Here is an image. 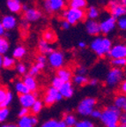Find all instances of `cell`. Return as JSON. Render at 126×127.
Here are the masks:
<instances>
[{
  "label": "cell",
  "mask_w": 126,
  "mask_h": 127,
  "mask_svg": "<svg viewBox=\"0 0 126 127\" xmlns=\"http://www.w3.org/2000/svg\"><path fill=\"white\" fill-rule=\"evenodd\" d=\"M112 45V41L108 37L104 35H98L95 36L91 41L89 47L98 58H104L108 56Z\"/></svg>",
  "instance_id": "1"
},
{
  "label": "cell",
  "mask_w": 126,
  "mask_h": 127,
  "mask_svg": "<svg viewBox=\"0 0 126 127\" xmlns=\"http://www.w3.org/2000/svg\"><path fill=\"white\" fill-rule=\"evenodd\" d=\"M122 110L114 105H108L101 109L100 120L104 127H119V118Z\"/></svg>",
  "instance_id": "2"
},
{
  "label": "cell",
  "mask_w": 126,
  "mask_h": 127,
  "mask_svg": "<svg viewBox=\"0 0 126 127\" xmlns=\"http://www.w3.org/2000/svg\"><path fill=\"white\" fill-rule=\"evenodd\" d=\"M125 71L124 69L111 67L107 72L105 77V85L109 88L118 87L125 77Z\"/></svg>",
  "instance_id": "3"
},
{
  "label": "cell",
  "mask_w": 126,
  "mask_h": 127,
  "mask_svg": "<svg viewBox=\"0 0 126 127\" xmlns=\"http://www.w3.org/2000/svg\"><path fill=\"white\" fill-rule=\"evenodd\" d=\"M61 16L63 20L69 22L71 26H74L84 20V19L86 18V12L81 9L69 7L65 8L62 12Z\"/></svg>",
  "instance_id": "4"
},
{
  "label": "cell",
  "mask_w": 126,
  "mask_h": 127,
  "mask_svg": "<svg viewBox=\"0 0 126 127\" xmlns=\"http://www.w3.org/2000/svg\"><path fill=\"white\" fill-rule=\"evenodd\" d=\"M96 105L97 100L92 96H87V97L83 98L79 101L77 108H76V111L80 117H90L91 113L96 108Z\"/></svg>",
  "instance_id": "5"
},
{
  "label": "cell",
  "mask_w": 126,
  "mask_h": 127,
  "mask_svg": "<svg viewBox=\"0 0 126 127\" xmlns=\"http://www.w3.org/2000/svg\"><path fill=\"white\" fill-rule=\"evenodd\" d=\"M48 64L52 69L58 70L63 68L65 64V55L61 50H54L47 57Z\"/></svg>",
  "instance_id": "6"
},
{
  "label": "cell",
  "mask_w": 126,
  "mask_h": 127,
  "mask_svg": "<svg viewBox=\"0 0 126 127\" xmlns=\"http://www.w3.org/2000/svg\"><path fill=\"white\" fill-rule=\"evenodd\" d=\"M62 99H63V97L60 95L59 91L57 88L50 86V87H49L46 89L45 93H44L42 102H43L44 105L48 106V107H50V106L54 105L57 102L60 101Z\"/></svg>",
  "instance_id": "7"
},
{
  "label": "cell",
  "mask_w": 126,
  "mask_h": 127,
  "mask_svg": "<svg viewBox=\"0 0 126 127\" xmlns=\"http://www.w3.org/2000/svg\"><path fill=\"white\" fill-rule=\"evenodd\" d=\"M66 7L65 0H43V9L48 13L63 12Z\"/></svg>",
  "instance_id": "8"
},
{
  "label": "cell",
  "mask_w": 126,
  "mask_h": 127,
  "mask_svg": "<svg viewBox=\"0 0 126 127\" xmlns=\"http://www.w3.org/2000/svg\"><path fill=\"white\" fill-rule=\"evenodd\" d=\"M108 10L110 13V16L116 20H118L119 18L126 15V7L119 2V0L109 1L108 4Z\"/></svg>",
  "instance_id": "9"
},
{
  "label": "cell",
  "mask_w": 126,
  "mask_h": 127,
  "mask_svg": "<svg viewBox=\"0 0 126 127\" xmlns=\"http://www.w3.org/2000/svg\"><path fill=\"white\" fill-rule=\"evenodd\" d=\"M108 57L110 59L116 58H126V43L124 42H117L111 47L108 52Z\"/></svg>",
  "instance_id": "10"
},
{
  "label": "cell",
  "mask_w": 126,
  "mask_h": 127,
  "mask_svg": "<svg viewBox=\"0 0 126 127\" xmlns=\"http://www.w3.org/2000/svg\"><path fill=\"white\" fill-rule=\"evenodd\" d=\"M99 23H100V34H110L111 32L114 31L115 28H116V20L110 15L103 18L101 21Z\"/></svg>",
  "instance_id": "11"
},
{
  "label": "cell",
  "mask_w": 126,
  "mask_h": 127,
  "mask_svg": "<svg viewBox=\"0 0 126 127\" xmlns=\"http://www.w3.org/2000/svg\"><path fill=\"white\" fill-rule=\"evenodd\" d=\"M38 100V94L37 92L35 93H31L28 92L24 95H19V102L22 108H26L30 110L31 107L33 105V103Z\"/></svg>",
  "instance_id": "12"
},
{
  "label": "cell",
  "mask_w": 126,
  "mask_h": 127,
  "mask_svg": "<svg viewBox=\"0 0 126 127\" xmlns=\"http://www.w3.org/2000/svg\"><path fill=\"white\" fill-rule=\"evenodd\" d=\"M42 17L41 12L37 8L29 7L24 12V20L28 23H33L40 20Z\"/></svg>",
  "instance_id": "13"
},
{
  "label": "cell",
  "mask_w": 126,
  "mask_h": 127,
  "mask_svg": "<svg viewBox=\"0 0 126 127\" xmlns=\"http://www.w3.org/2000/svg\"><path fill=\"white\" fill-rule=\"evenodd\" d=\"M16 125L18 127H35L38 125L37 116L30 113L26 117H20Z\"/></svg>",
  "instance_id": "14"
},
{
  "label": "cell",
  "mask_w": 126,
  "mask_h": 127,
  "mask_svg": "<svg viewBox=\"0 0 126 127\" xmlns=\"http://www.w3.org/2000/svg\"><path fill=\"white\" fill-rule=\"evenodd\" d=\"M0 20H1V23H2L5 31H11V30L15 29L17 25H18L17 18L12 14H7V15L3 16Z\"/></svg>",
  "instance_id": "15"
},
{
  "label": "cell",
  "mask_w": 126,
  "mask_h": 127,
  "mask_svg": "<svg viewBox=\"0 0 126 127\" xmlns=\"http://www.w3.org/2000/svg\"><path fill=\"white\" fill-rule=\"evenodd\" d=\"M57 90L59 91L60 95H62V97L64 98V99H70V98H71L75 93L74 86H73V84L71 81L63 82Z\"/></svg>",
  "instance_id": "16"
},
{
  "label": "cell",
  "mask_w": 126,
  "mask_h": 127,
  "mask_svg": "<svg viewBox=\"0 0 126 127\" xmlns=\"http://www.w3.org/2000/svg\"><path fill=\"white\" fill-rule=\"evenodd\" d=\"M86 32L89 35L92 36H98L100 34V23L97 20H88L86 22Z\"/></svg>",
  "instance_id": "17"
},
{
  "label": "cell",
  "mask_w": 126,
  "mask_h": 127,
  "mask_svg": "<svg viewBox=\"0 0 126 127\" xmlns=\"http://www.w3.org/2000/svg\"><path fill=\"white\" fill-rule=\"evenodd\" d=\"M22 81L26 85L27 88H28L29 92H31V93H35V92H37L38 87H39V86H38V82L34 77L27 74V75H25L23 77Z\"/></svg>",
  "instance_id": "18"
},
{
  "label": "cell",
  "mask_w": 126,
  "mask_h": 127,
  "mask_svg": "<svg viewBox=\"0 0 126 127\" xmlns=\"http://www.w3.org/2000/svg\"><path fill=\"white\" fill-rule=\"evenodd\" d=\"M56 77L60 79L63 82H70L72 79V71L69 68L63 67L57 70L56 72Z\"/></svg>",
  "instance_id": "19"
},
{
  "label": "cell",
  "mask_w": 126,
  "mask_h": 127,
  "mask_svg": "<svg viewBox=\"0 0 126 127\" xmlns=\"http://www.w3.org/2000/svg\"><path fill=\"white\" fill-rule=\"evenodd\" d=\"M38 50L41 55L49 56L54 50V47L51 43H49L43 39H41L38 42Z\"/></svg>",
  "instance_id": "20"
},
{
  "label": "cell",
  "mask_w": 126,
  "mask_h": 127,
  "mask_svg": "<svg viewBox=\"0 0 126 127\" xmlns=\"http://www.w3.org/2000/svg\"><path fill=\"white\" fill-rule=\"evenodd\" d=\"M62 121L65 124L67 127H75L76 124L78 123L77 116L72 112H65L63 113V117H62Z\"/></svg>",
  "instance_id": "21"
},
{
  "label": "cell",
  "mask_w": 126,
  "mask_h": 127,
  "mask_svg": "<svg viewBox=\"0 0 126 127\" xmlns=\"http://www.w3.org/2000/svg\"><path fill=\"white\" fill-rule=\"evenodd\" d=\"M6 5L12 13H19L22 11V4L20 0H7Z\"/></svg>",
  "instance_id": "22"
},
{
  "label": "cell",
  "mask_w": 126,
  "mask_h": 127,
  "mask_svg": "<svg viewBox=\"0 0 126 127\" xmlns=\"http://www.w3.org/2000/svg\"><path fill=\"white\" fill-rule=\"evenodd\" d=\"M27 55V49L23 45H18L12 50V58L15 60H20Z\"/></svg>",
  "instance_id": "23"
},
{
  "label": "cell",
  "mask_w": 126,
  "mask_h": 127,
  "mask_svg": "<svg viewBox=\"0 0 126 127\" xmlns=\"http://www.w3.org/2000/svg\"><path fill=\"white\" fill-rule=\"evenodd\" d=\"M125 101H126V95L118 93L117 95H115L114 100H113V105L116 108H117V109H119L120 110H122L124 104H125Z\"/></svg>",
  "instance_id": "24"
},
{
  "label": "cell",
  "mask_w": 126,
  "mask_h": 127,
  "mask_svg": "<svg viewBox=\"0 0 126 127\" xmlns=\"http://www.w3.org/2000/svg\"><path fill=\"white\" fill-rule=\"evenodd\" d=\"M72 83L76 86L79 87H82V86H86L88 84L89 79L87 75H79V74H75L72 77Z\"/></svg>",
  "instance_id": "25"
},
{
  "label": "cell",
  "mask_w": 126,
  "mask_h": 127,
  "mask_svg": "<svg viewBox=\"0 0 126 127\" xmlns=\"http://www.w3.org/2000/svg\"><path fill=\"white\" fill-rule=\"evenodd\" d=\"M99 16H100V10L96 6L92 5L87 8V12H86V17H87L88 20H95L99 18Z\"/></svg>",
  "instance_id": "26"
},
{
  "label": "cell",
  "mask_w": 126,
  "mask_h": 127,
  "mask_svg": "<svg viewBox=\"0 0 126 127\" xmlns=\"http://www.w3.org/2000/svg\"><path fill=\"white\" fill-rule=\"evenodd\" d=\"M44 41L48 42L49 43H54L57 41V35H56L55 32L51 29H47L42 33V38Z\"/></svg>",
  "instance_id": "27"
},
{
  "label": "cell",
  "mask_w": 126,
  "mask_h": 127,
  "mask_svg": "<svg viewBox=\"0 0 126 127\" xmlns=\"http://www.w3.org/2000/svg\"><path fill=\"white\" fill-rule=\"evenodd\" d=\"M14 89H15L16 93L18 94L19 95H24V94H27L28 93V89L27 88L26 85L23 83L22 81V79H18V80H16L14 82Z\"/></svg>",
  "instance_id": "28"
},
{
  "label": "cell",
  "mask_w": 126,
  "mask_h": 127,
  "mask_svg": "<svg viewBox=\"0 0 126 127\" xmlns=\"http://www.w3.org/2000/svg\"><path fill=\"white\" fill-rule=\"evenodd\" d=\"M16 65V60L10 56H4L3 58V68L6 70H11Z\"/></svg>",
  "instance_id": "29"
},
{
  "label": "cell",
  "mask_w": 126,
  "mask_h": 127,
  "mask_svg": "<svg viewBox=\"0 0 126 127\" xmlns=\"http://www.w3.org/2000/svg\"><path fill=\"white\" fill-rule=\"evenodd\" d=\"M87 0H71L69 3V7L81 9V10H84L87 7Z\"/></svg>",
  "instance_id": "30"
},
{
  "label": "cell",
  "mask_w": 126,
  "mask_h": 127,
  "mask_svg": "<svg viewBox=\"0 0 126 127\" xmlns=\"http://www.w3.org/2000/svg\"><path fill=\"white\" fill-rule=\"evenodd\" d=\"M43 106L44 105H43L42 101H41V100L38 99L35 102L33 103V105L31 107V109H30V112H31V114H33V115L37 116L38 114L41 113V111L42 110V109H43Z\"/></svg>",
  "instance_id": "31"
},
{
  "label": "cell",
  "mask_w": 126,
  "mask_h": 127,
  "mask_svg": "<svg viewBox=\"0 0 126 127\" xmlns=\"http://www.w3.org/2000/svg\"><path fill=\"white\" fill-rule=\"evenodd\" d=\"M10 49V43L5 37H0V54L4 56Z\"/></svg>",
  "instance_id": "32"
},
{
  "label": "cell",
  "mask_w": 126,
  "mask_h": 127,
  "mask_svg": "<svg viewBox=\"0 0 126 127\" xmlns=\"http://www.w3.org/2000/svg\"><path fill=\"white\" fill-rule=\"evenodd\" d=\"M110 65L114 68L124 69L126 67V58H116L110 59Z\"/></svg>",
  "instance_id": "33"
},
{
  "label": "cell",
  "mask_w": 126,
  "mask_h": 127,
  "mask_svg": "<svg viewBox=\"0 0 126 127\" xmlns=\"http://www.w3.org/2000/svg\"><path fill=\"white\" fill-rule=\"evenodd\" d=\"M48 64V60H47V57L46 56H43V55H38L36 57V61H35V64L38 68H39L41 71L44 69L46 67Z\"/></svg>",
  "instance_id": "34"
},
{
  "label": "cell",
  "mask_w": 126,
  "mask_h": 127,
  "mask_svg": "<svg viewBox=\"0 0 126 127\" xmlns=\"http://www.w3.org/2000/svg\"><path fill=\"white\" fill-rule=\"evenodd\" d=\"M15 70L19 75L23 76V77L25 75H27L28 72V66H27V64L22 63V62H19V63L16 64Z\"/></svg>",
  "instance_id": "35"
},
{
  "label": "cell",
  "mask_w": 126,
  "mask_h": 127,
  "mask_svg": "<svg viewBox=\"0 0 126 127\" xmlns=\"http://www.w3.org/2000/svg\"><path fill=\"white\" fill-rule=\"evenodd\" d=\"M75 127H96V125L90 119L84 118L81 119V120H79L78 123L76 124V125H75Z\"/></svg>",
  "instance_id": "36"
},
{
  "label": "cell",
  "mask_w": 126,
  "mask_h": 127,
  "mask_svg": "<svg viewBox=\"0 0 126 127\" xmlns=\"http://www.w3.org/2000/svg\"><path fill=\"white\" fill-rule=\"evenodd\" d=\"M10 116L9 108H0V123L4 124Z\"/></svg>",
  "instance_id": "37"
},
{
  "label": "cell",
  "mask_w": 126,
  "mask_h": 127,
  "mask_svg": "<svg viewBox=\"0 0 126 127\" xmlns=\"http://www.w3.org/2000/svg\"><path fill=\"white\" fill-rule=\"evenodd\" d=\"M12 101H13V94L9 90L7 95H6L5 100H4V102L0 105V108H9V106L12 104Z\"/></svg>",
  "instance_id": "38"
},
{
  "label": "cell",
  "mask_w": 126,
  "mask_h": 127,
  "mask_svg": "<svg viewBox=\"0 0 126 127\" xmlns=\"http://www.w3.org/2000/svg\"><path fill=\"white\" fill-rule=\"evenodd\" d=\"M59 125V120L57 119H48L41 124V127H58Z\"/></svg>",
  "instance_id": "39"
},
{
  "label": "cell",
  "mask_w": 126,
  "mask_h": 127,
  "mask_svg": "<svg viewBox=\"0 0 126 127\" xmlns=\"http://www.w3.org/2000/svg\"><path fill=\"white\" fill-rule=\"evenodd\" d=\"M116 26L120 30L126 31V15L116 20Z\"/></svg>",
  "instance_id": "40"
},
{
  "label": "cell",
  "mask_w": 126,
  "mask_h": 127,
  "mask_svg": "<svg viewBox=\"0 0 126 127\" xmlns=\"http://www.w3.org/2000/svg\"><path fill=\"white\" fill-rule=\"evenodd\" d=\"M41 72V70L39 69V68L36 66V64H33V65L31 66V67L28 69V75H30V76H33V77H34L35 78L36 76L38 75V74Z\"/></svg>",
  "instance_id": "41"
},
{
  "label": "cell",
  "mask_w": 126,
  "mask_h": 127,
  "mask_svg": "<svg viewBox=\"0 0 126 127\" xmlns=\"http://www.w3.org/2000/svg\"><path fill=\"white\" fill-rule=\"evenodd\" d=\"M9 90L6 88L4 86H0V105L4 102V101L5 100L6 95H7Z\"/></svg>",
  "instance_id": "42"
},
{
  "label": "cell",
  "mask_w": 126,
  "mask_h": 127,
  "mask_svg": "<svg viewBox=\"0 0 126 127\" xmlns=\"http://www.w3.org/2000/svg\"><path fill=\"white\" fill-rule=\"evenodd\" d=\"M88 72V69L87 66L85 65H79L76 68V74H79V75H87Z\"/></svg>",
  "instance_id": "43"
},
{
  "label": "cell",
  "mask_w": 126,
  "mask_h": 127,
  "mask_svg": "<svg viewBox=\"0 0 126 127\" xmlns=\"http://www.w3.org/2000/svg\"><path fill=\"white\" fill-rule=\"evenodd\" d=\"M63 83V82L62 81L61 79H58V78L55 76L51 80V87H55V88H57V89H58V88L60 87V86H61Z\"/></svg>",
  "instance_id": "44"
},
{
  "label": "cell",
  "mask_w": 126,
  "mask_h": 127,
  "mask_svg": "<svg viewBox=\"0 0 126 127\" xmlns=\"http://www.w3.org/2000/svg\"><path fill=\"white\" fill-rule=\"evenodd\" d=\"M90 117H92V118H94V119H96V120L100 119V117H101V109L95 108V109L93 110V112L91 113Z\"/></svg>",
  "instance_id": "45"
},
{
  "label": "cell",
  "mask_w": 126,
  "mask_h": 127,
  "mask_svg": "<svg viewBox=\"0 0 126 127\" xmlns=\"http://www.w3.org/2000/svg\"><path fill=\"white\" fill-rule=\"evenodd\" d=\"M28 114H30V110L28 109H26V108H20V110L18 112V117L19 118L20 117H26L28 116Z\"/></svg>",
  "instance_id": "46"
},
{
  "label": "cell",
  "mask_w": 126,
  "mask_h": 127,
  "mask_svg": "<svg viewBox=\"0 0 126 127\" xmlns=\"http://www.w3.org/2000/svg\"><path fill=\"white\" fill-rule=\"evenodd\" d=\"M118 87H119V93L126 95V74H125V77H124V79L123 80V82L121 83V85Z\"/></svg>",
  "instance_id": "47"
},
{
  "label": "cell",
  "mask_w": 126,
  "mask_h": 127,
  "mask_svg": "<svg viewBox=\"0 0 126 127\" xmlns=\"http://www.w3.org/2000/svg\"><path fill=\"white\" fill-rule=\"evenodd\" d=\"M60 28L63 30H68L71 28V25H70V23L68 21H66L64 20H62L61 22H60Z\"/></svg>",
  "instance_id": "48"
},
{
  "label": "cell",
  "mask_w": 126,
  "mask_h": 127,
  "mask_svg": "<svg viewBox=\"0 0 126 127\" xmlns=\"http://www.w3.org/2000/svg\"><path fill=\"white\" fill-rule=\"evenodd\" d=\"M119 125H126V112H123L120 115L119 118Z\"/></svg>",
  "instance_id": "49"
},
{
  "label": "cell",
  "mask_w": 126,
  "mask_h": 127,
  "mask_svg": "<svg viewBox=\"0 0 126 127\" xmlns=\"http://www.w3.org/2000/svg\"><path fill=\"white\" fill-rule=\"evenodd\" d=\"M99 84V79L96 78H93V79H90L88 81V85L92 86V87H96Z\"/></svg>",
  "instance_id": "50"
},
{
  "label": "cell",
  "mask_w": 126,
  "mask_h": 127,
  "mask_svg": "<svg viewBox=\"0 0 126 127\" xmlns=\"http://www.w3.org/2000/svg\"><path fill=\"white\" fill-rule=\"evenodd\" d=\"M4 34H5V30H4V27L1 23V20H0V37H4Z\"/></svg>",
  "instance_id": "51"
},
{
  "label": "cell",
  "mask_w": 126,
  "mask_h": 127,
  "mask_svg": "<svg viewBox=\"0 0 126 127\" xmlns=\"http://www.w3.org/2000/svg\"><path fill=\"white\" fill-rule=\"evenodd\" d=\"M87 42H85V41H80V42H79V43H78V46H79V49H81V50H83V49H85L86 47H87Z\"/></svg>",
  "instance_id": "52"
},
{
  "label": "cell",
  "mask_w": 126,
  "mask_h": 127,
  "mask_svg": "<svg viewBox=\"0 0 126 127\" xmlns=\"http://www.w3.org/2000/svg\"><path fill=\"white\" fill-rule=\"evenodd\" d=\"M1 127H18L16 124L13 123H6V124H3L1 125Z\"/></svg>",
  "instance_id": "53"
},
{
  "label": "cell",
  "mask_w": 126,
  "mask_h": 127,
  "mask_svg": "<svg viewBox=\"0 0 126 127\" xmlns=\"http://www.w3.org/2000/svg\"><path fill=\"white\" fill-rule=\"evenodd\" d=\"M28 8H29V6H28V4H22V11H23V12H25L26 10H28Z\"/></svg>",
  "instance_id": "54"
},
{
  "label": "cell",
  "mask_w": 126,
  "mask_h": 127,
  "mask_svg": "<svg viewBox=\"0 0 126 127\" xmlns=\"http://www.w3.org/2000/svg\"><path fill=\"white\" fill-rule=\"evenodd\" d=\"M3 58H4V56L0 54V69L3 68Z\"/></svg>",
  "instance_id": "55"
},
{
  "label": "cell",
  "mask_w": 126,
  "mask_h": 127,
  "mask_svg": "<svg viewBox=\"0 0 126 127\" xmlns=\"http://www.w3.org/2000/svg\"><path fill=\"white\" fill-rule=\"evenodd\" d=\"M58 127H67V126L62 120H59V125H58Z\"/></svg>",
  "instance_id": "56"
},
{
  "label": "cell",
  "mask_w": 126,
  "mask_h": 127,
  "mask_svg": "<svg viewBox=\"0 0 126 127\" xmlns=\"http://www.w3.org/2000/svg\"><path fill=\"white\" fill-rule=\"evenodd\" d=\"M119 2H120L122 4H124V5L126 7V0H119Z\"/></svg>",
  "instance_id": "57"
},
{
  "label": "cell",
  "mask_w": 126,
  "mask_h": 127,
  "mask_svg": "<svg viewBox=\"0 0 126 127\" xmlns=\"http://www.w3.org/2000/svg\"><path fill=\"white\" fill-rule=\"evenodd\" d=\"M122 111H123V112H126V101H125V104H124V108H123Z\"/></svg>",
  "instance_id": "58"
},
{
  "label": "cell",
  "mask_w": 126,
  "mask_h": 127,
  "mask_svg": "<svg viewBox=\"0 0 126 127\" xmlns=\"http://www.w3.org/2000/svg\"><path fill=\"white\" fill-rule=\"evenodd\" d=\"M119 127H126V125H119Z\"/></svg>",
  "instance_id": "59"
},
{
  "label": "cell",
  "mask_w": 126,
  "mask_h": 127,
  "mask_svg": "<svg viewBox=\"0 0 126 127\" xmlns=\"http://www.w3.org/2000/svg\"><path fill=\"white\" fill-rule=\"evenodd\" d=\"M109 1H117V0H109Z\"/></svg>",
  "instance_id": "60"
},
{
  "label": "cell",
  "mask_w": 126,
  "mask_h": 127,
  "mask_svg": "<svg viewBox=\"0 0 126 127\" xmlns=\"http://www.w3.org/2000/svg\"><path fill=\"white\" fill-rule=\"evenodd\" d=\"M65 1H71V0H65Z\"/></svg>",
  "instance_id": "61"
}]
</instances>
